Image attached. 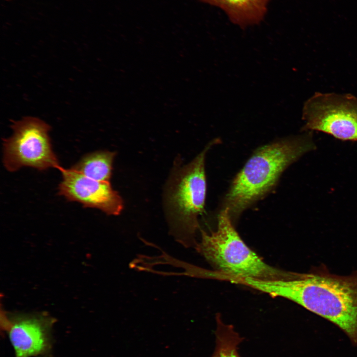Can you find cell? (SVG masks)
Here are the masks:
<instances>
[{
  "instance_id": "1",
  "label": "cell",
  "mask_w": 357,
  "mask_h": 357,
  "mask_svg": "<svg viewBox=\"0 0 357 357\" xmlns=\"http://www.w3.org/2000/svg\"><path fill=\"white\" fill-rule=\"evenodd\" d=\"M244 285L289 299L331 322L357 347V270L348 275L333 274L325 266L289 279H245Z\"/></svg>"
},
{
  "instance_id": "2",
  "label": "cell",
  "mask_w": 357,
  "mask_h": 357,
  "mask_svg": "<svg viewBox=\"0 0 357 357\" xmlns=\"http://www.w3.org/2000/svg\"><path fill=\"white\" fill-rule=\"evenodd\" d=\"M315 145L309 134L282 139L256 150L236 176L225 195L222 209L233 223L266 196L284 171Z\"/></svg>"
},
{
  "instance_id": "3",
  "label": "cell",
  "mask_w": 357,
  "mask_h": 357,
  "mask_svg": "<svg viewBox=\"0 0 357 357\" xmlns=\"http://www.w3.org/2000/svg\"><path fill=\"white\" fill-rule=\"evenodd\" d=\"M196 248L216 270L197 273L202 277L225 281L229 278L282 280L292 278L295 272L275 268L266 263L244 242L226 210H221L217 229L202 230ZM197 274V273H196Z\"/></svg>"
},
{
  "instance_id": "4",
  "label": "cell",
  "mask_w": 357,
  "mask_h": 357,
  "mask_svg": "<svg viewBox=\"0 0 357 357\" xmlns=\"http://www.w3.org/2000/svg\"><path fill=\"white\" fill-rule=\"evenodd\" d=\"M215 143L209 144L190 163L175 166L167 184L165 208L170 233L185 247L197 246L198 217L204 211L207 190L205 156Z\"/></svg>"
},
{
  "instance_id": "5",
  "label": "cell",
  "mask_w": 357,
  "mask_h": 357,
  "mask_svg": "<svg viewBox=\"0 0 357 357\" xmlns=\"http://www.w3.org/2000/svg\"><path fill=\"white\" fill-rule=\"evenodd\" d=\"M12 136L3 139V163L9 172L29 167L39 171L61 166L54 153L49 132L51 126L35 117L13 121Z\"/></svg>"
},
{
  "instance_id": "6",
  "label": "cell",
  "mask_w": 357,
  "mask_h": 357,
  "mask_svg": "<svg viewBox=\"0 0 357 357\" xmlns=\"http://www.w3.org/2000/svg\"><path fill=\"white\" fill-rule=\"evenodd\" d=\"M302 130L319 131L342 140L357 141V98L317 92L305 103Z\"/></svg>"
},
{
  "instance_id": "7",
  "label": "cell",
  "mask_w": 357,
  "mask_h": 357,
  "mask_svg": "<svg viewBox=\"0 0 357 357\" xmlns=\"http://www.w3.org/2000/svg\"><path fill=\"white\" fill-rule=\"evenodd\" d=\"M62 180L58 186V194L68 201H76L84 207L98 209L110 215H118L123 207V202L110 182L100 181L85 177L71 168L60 167Z\"/></svg>"
},
{
  "instance_id": "8",
  "label": "cell",
  "mask_w": 357,
  "mask_h": 357,
  "mask_svg": "<svg viewBox=\"0 0 357 357\" xmlns=\"http://www.w3.org/2000/svg\"><path fill=\"white\" fill-rule=\"evenodd\" d=\"M1 314L2 325L8 334L15 357H34L48 351L53 318L44 313Z\"/></svg>"
},
{
  "instance_id": "9",
  "label": "cell",
  "mask_w": 357,
  "mask_h": 357,
  "mask_svg": "<svg viewBox=\"0 0 357 357\" xmlns=\"http://www.w3.org/2000/svg\"><path fill=\"white\" fill-rule=\"evenodd\" d=\"M217 6L227 15L230 20L244 28L259 23L267 12L270 0H199Z\"/></svg>"
},
{
  "instance_id": "10",
  "label": "cell",
  "mask_w": 357,
  "mask_h": 357,
  "mask_svg": "<svg viewBox=\"0 0 357 357\" xmlns=\"http://www.w3.org/2000/svg\"><path fill=\"white\" fill-rule=\"evenodd\" d=\"M116 153L97 151L88 153L71 168L90 178L110 182Z\"/></svg>"
},
{
  "instance_id": "11",
  "label": "cell",
  "mask_w": 357,
  "mask_h": 357,
  "mask_svg": "<svg viewBox=\"0 0 357 357\" xmlns=\"http://www.w3.org/2000/svg\"><path fill=\"white\" fill-rule=\"evenodd\" d=\"M216 320L215 346L211 357H241L239 347L243 337L233 326L225 323L218 314Z\"/></svg>"
},
{
  "instance_id": "12",
  "label": "cell",
  "mask_w": 357,
  "mask_h": 357,
  "mask_svg": "<svg viewBox=\"0 0 357 357\" xmlns=\"http://www.w3.org/2000/svg\"></svg>"
},
{
  "instance_id": "13",
  "label": "cell",
  "mask_w": 357,
  "mask_h": 357,
  "mask_svg": "<svg viewBox=\"0 0 357 357\" xmlns=\"http://www.w3.org/2000/svg\"></svg>"
}]
</instances>
